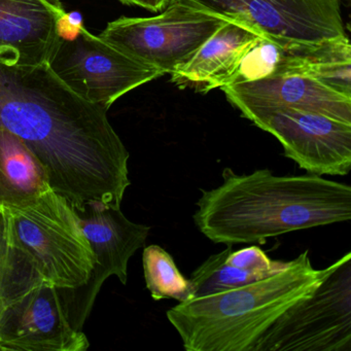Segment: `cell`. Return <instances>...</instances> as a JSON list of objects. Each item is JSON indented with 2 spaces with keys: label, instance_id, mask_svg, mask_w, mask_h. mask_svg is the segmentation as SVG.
<instances>
[{
  "label": "cell",
  "instance_id": "obj_3",
  "mask_svg": "<svg viewBox=\"0 0 351 351\" xmlns=\"http://www.w3.org/2000/svg\"><path fill=\"white\" fill-rule=\"evenodd\" d=\"M324 273L306 250L266 278L178 303L167 318L186 350L252 351L287 308L312 293Z\"/></svg>",
  "mask_w": 351,
  "mask_h": 351
},
{
  "label": "cell",
  "instance_id": "obj_6",
  "mask_svg": "<svg viewBox=\"0 0 351 351\" xmlns=\"http://www.w3.org/2000/svg\"><path fill=\"white\" fill-rule=\"evenodd\" d=\"M252 351H351V252L324 268L310 295L287 308Z\"/></svg>",
  "mask_w": 351,
  "mask_h": 351
},
{
  "label": "cell",
  "instance_id": "obj_16",
  "mask_svg": "<svg viewBox=\"0 0 351 351\" xmlns=\"http://www.w3.org/2000/svg\"><path fill=\"white\" fill-rule=\"evenodd\" d=\"M51 190L40 160L17 135L0 127V213L23 208Z\"/></svg>",
  "mask_w": 351,
  "mask_h": 351
},
{
  "label": "cell",
  "instance_id": "obj_14",
  "mask_svg": "<svg viewBox=\"0 0 351 351\" xmlns=\"http://www.w3.org/2000/svg\"><path fill=\"white\" fill-rule=\"evenodd\" d=\"M241 114L247 110L291 108L351 123V97L305 77H274L221 88Z\"/></svg>",
  "mask_w": 351,
  "mask_h": 351
},
{
  "label": "cell",
  "instance_id": "obj_11",
  "mask_svg": "<svg viewBox=\"0 0 351 351\" xmlns=\"http://www.w3.org/2000/svg\"><path fill=\"white\" fill-rule=\"evenodd\" d=\"M242 117L272 134L285 157L314 176H347L351 168V123L291 108L247 110Z\"/></svg>",
  "mask_w": 351,
  "mask_h": 351
},
{
  "label": "cell",
  "instance_id": "obj_7",
  "mask_svg": "<svg viewBox=\"0 0 351 351\" xmlns=\"http://www.w3.org/2000/svg\"><path fill=\"white\" fill-rule=\"evenodd\" d=\"M247 26L280 48L348 38L338 0H170Z\"/></svg>",
  "mask_w": 351,
  "mask_h": 351
},
{
  "label": "cell",
  "instance_id": "obj_19",
  "mask_svg": "<svg viewBox=\"0 0 351 351\" xmlns=\"http://www.w3.org/2000/svg\"><path fill=\"white\" fill-rule=\"evenodd\" d=\"M11 252L7 234V221L5 213H0V306L5 295V287L11 266Z\"/></svg>",
  "mask_w": 351,
  "mask_h": 351
},
{
  "label": "cell",
  "instance_id": "obj_4",
  "mask_svg": "<svg viewBox=\"0 0 351 351\" xmlns=\"http://www.w3.org/2000/svg\"><path fill=\"white\" fill-rule=\"evenodd\" d=\"M7 234L38 274L58 289H77L89 281L96 258L75 208L49 191L32 204L5 213Z\"/></svg>",
  "mask_w": 351,
  "mask_h": 351
},
{
  "label": "cell",
  "instance_id": "obj_10",
  "mask_svg": "<svg viewBox=\"0 0 351 351\" xmlns=\"http://www.w3.org/2000/svg\"><path fill=\"white\" fill-rule=\"evenodd\" d=\"M75 211L95 254L96 263L84 287L59 289V293L69 322L75 330H82L104 281L117 276L126 285L129 261L145 245L151 227L133 223L121 208L101 203L90 202Z\"/></svg>",
  "mask_w": 351,
  "mask_h": 351
},
{
  "label": "cell",
  "instance_id": "obj_13",
  "mask_svg": "<svg viewBox=\"0 0 351 351\" xmlns=\"http://www.w3.org/2000/svg\"><path fill=\"white\" fill-rule=\"evenodd\" d=\"M66 18L60 0H0V65H50Z\"/></svg>",
  "mask_w": 351,
  "mask_h": 351
},
{
  "label": "cell",
  "instance_id": "obj_2",
  "mask_svg": "<svg viewBox=\"0 0 351 351\" xmlns=\"http://www.w3.org/2000/svg\"><path fill=\"white\" fill-rule=\"evenodd\" d=\"M223 184L202 190L193 215L199 231L215 243H265L289 232L351 219V188L319 176H276L223 171Z\"/></svg>",
  "mask_w": 351,
  "mask_h": 351
},
{
  "label": "cell",
  "instance_id": "obj_1",
  "mask_svg": "<svg viewBox=\"0 0 351 351\" xmlns=\"http://www.w3.org/2000/svg\"><path fill=\"white\" fill-rule=\"evenodd\" d=\"M108 112L73 93L50 65H0V127L29 147L52 190L75 209L90 202L121 208L130 186V155Z\"/></svg>",
  "mask_w": 351,
  "mask_h": 351
},
{
  "label": "cell",
  "instance_id": "obj_9",
  "mask_svg": "<svg viewBox=\"0 0 351 351\" xmlns=\"http://www.w3.org/2000/svg\"><path fill=\"white\" fill-rule=\"evenodd\" d=\"M227 22L170 3L155 17H122L110 22L98 36L141 62L171 75Z\"/></svg>",
  "mask_w": 351,
  "mask_h": 351
},
{
  "label": "cell",
  "instance_id": "obj_5",
  "mask_svg": "<svg viewBox=\"0 0 351 351\" xmlns=\"http://www.w3.org/2000/svg\"><path fill=\"white\" fill-rule=\"evenodd\" d=\"M11 248L9 278L0 306V350H87L89 340L69 322L59 289Z\"/></svg>",
  "mask_w": 351,
  "mask_h": 351
},
{
  "label": "cell",
  "instance_id": "obj_18",
  "mask_svg": "<svg viewBox=\"0 0 351 351\" xmlns=\"http://www.w3.org/2000/svg\"><path fill=\"white\" fill-rule=\"evenodd\" d=\"M143 266L147 289L156 301L174 299L182 303L194 299L192 281L180 273L171 254L161 246L153 244L145 248Z\"/></svg>",
  "mask_w": 351,
  "mask_h": 351
},
{
  "label": "cell",
  "instance_id": "obj_12",
  "mask_svg": "<svg viewBox=\"0 0 351 351\" xmlns=\"http://www.w3.org/2000/svg\"><path fill=\"white\" fill-rule=\"evenodd\" d=\"M274 77H311L351 97L349 38L285 49L263 40L246 55L231 85Z\"/></svg>",
  "mask_w": 351,
  "mask_h": 351
},
{
  "label": "cell",
  "instance_id": "obj_15",
  "mask_svg": "<svg viewBox=\"0 0 351 351\" xmlns=\"http://www.w3.org/2000/svg\"><path fill=\"white\" fill-rule=\"evenodd\" d=\"M264 38L243 24L228 21L192 57L171 73L178 86H199L201 91L231 85L246 55Z\"/></svg>",
  "mask_w": 351,
  "mask_h": 351
},
{
  "label": "cell",
  "instance_id": "obj_20",
  "mask_svg": "<svg viewBox=\"0 0 351 351\" xmlns=\"http://www.w3.org/2000/svg\"><path fill=\"white\" fill-rule=\"evenodd\" d=\"M119 1L123 5H135L153 13L164 11L170 3V0H119Z\"/></svg>",
  "mask_w": 351,
  "mask_h": 351
},
{
  "label": "cell",
  "instance_id": "obj_8",
  "mask_svg": "<svg viewBox=\"0 0 351 351\" xmlns=\"http://www.w3.org/2000/svg\"><path fill=\"white\" fill-rule=\"evenodd\" d=\"M73 32L62 36L50 67L89 104L108 110L125 94L165 75L90 34L82 22Z\"/></svg>",
  "mask_w": 351,
  "mask_h": 351
},
{
  "label": "cell",
  "instance_id": "obj_17",
  "mask_svg": "<svg viewBox=\"0 0 351 351\" xmlns=\"http://www.w3.org/2000/svg\"><path fill=\"white\" fill-rule=\"evenodd\" d=\"M287 262L273 261L258 246L234 250L228 246L213 254L191 274L195 298L236 289L266 278L285 266Z\"/></svg>",
  "mask_w": 351,
  "mask_h": 351
}]
</instances>
